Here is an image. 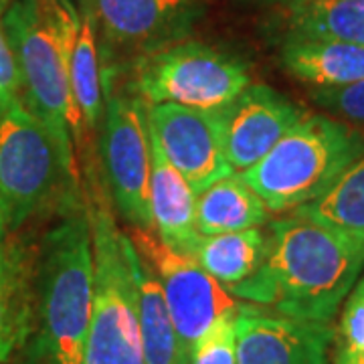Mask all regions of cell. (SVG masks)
I'll return each instance as SVG.
<instances>
[{"mask_svg": "<svg viewBox=\"0 0 364 364\" xmlns=\"http://www.w3.org/2000/svg\"><path fill=\"white\" fill-rule=\"evenodd\" d=\"M364 269V249L306 217L269 223L267 253L237 299L296 320L332 324Z\"/></svg>", "mask_w": 364, "mask_h": 364, "instance_id": "obj_1", "label": "cell"}, {"mask_svg": "<svg viewBox=\"0 0 364 364\" xmlns=\"http://www.w3.org/2000/svg\"><path fill=\"white\" fill-rule=\"evenodd\" d=\"M59 217L35 259L31 350L41 364H81L95 277L87 203Z\"/></svg>", "mask_w": 364, "mask_h": 364, "instance_id": "obj_2", "label": "cell"}, {"mask_svg": "<svg viewBox=\"0 0 364 364\" xmlns=\"http://www.w3.org/2000/svg\"><path fill=\"white\" fill-rule=\"evenodd\" d=\"M75 11V0H11L4 13V28L21 71L23 102L71 162L85 138L67 71Z\"/></svg>", "mask_w": 364, "mask_h": 364, "instance_id": "obj_3", "label": "cell"}, {"mask_svg": "<svg viewBox=\"0 0 364 364\" xmlns=\"http://www.w3.org/2000/svg\"><path fill=\"white\" fill-rule=\"evenodd\" d=\"M364 156V132L326 114H306L251 168L237 172L272 213H291L326 193Z\"/></svg>", "mask_w": 364, "mask_h": 364, "instance_id": "obj_4", "label": "cell"}, {"mask_svg": "<svg viewBox=\"0 0 364 364\" xmlns=\"http://www.w3.org/2000/svg\"><path fill=\"white\" fill-rule=\"evenodd\" d=\"M87 198L93 237V310L81 364H146L132 269V239L119 231L102 184Z\"/></svg>", "mask_w": 364, "mask_h": 364, "instance_id": "obj_5", "label": "cell"}, {"mask_svg": "<svg viewBox=\"0 0 364 364\" xmlns=\"http://www.w3.org/2000/svg\"><path fill=\"white\" fill-rule=\"evenodd\" d=\"M81 203L77 164L25 102L0 112V207L9 231Z\"/></svg>", "mask_w": 364, "mask_h": 364, "instance_id": "obj_6", "label": "cell"}, {"mask_svg": "<svg viewBox=\"0 0 364 364\" xmlns=\"http://www.w3.org/2000/svg\"><path fill=\"white\" fill-rule=\"evenodd\" d=\"M126 90L144 104H176L219 109L251 83L249 67L233 53L182 41L146 55L126 71Z\"/></svg>", "mask_w": 364, "mask_h": 364, "instance_id": "obj_7", "label": "cell"}, {"mask_svg": "<svg viewBox=\"0 0 364 364\" xmlns=\"http://www.w3.org/2000/svg\"><path fill=\"white\" fill-rule=\"evenodd\" d=\"M85 2L97 33L105 93L134 61L188 41L205 14L198 0Z\"/></svg>", "mask_w": 364, "mask_h": 364, "instance_id": "obj_8", "label": "cell"}, {"mask_svg": "<svg viewBox=\"0 0 364 364\" xmlns=\"http://www.w3.org/2000/svg\"><path fill=\"white\" fill-rule=\"evenodd\" d=\"M100 154L107 196L132 229L154 231L150 215V140L146 104L126 90H109L100 122Z\"/></svg>", "mask_w": 364, "mask_h": 364, "instance_id": "obj_9", "label": "cell"}, {"mask_svg": "<svg viewBox=\"0 0 364 364\" xmlns=\"http://www.w3.org/2000/svg\"><path fill=\"white\" fill-rule=\"evenodd\" d=\"M130 239L156 273L182 350L186 358H191V352L200 336L217 320L235 316L239 301L191 255H182L166 247L152 231L132 229Z\"/></svg>", "mask_w": 364, "mask_h": 364, "instance_id": "obj_10", "label": "cell"}, {"mask_svg": "<svg viewBox=\"0 0 364 364\" xmlns=\"http://www.w3.org/2000/svg\"><path fill=\"white\" fill-rule=\"evenodd\" d=\"M146 119L164 156L188 181L196 196L213 182L233 174L215 109L146 104Z\"/></svg>", "mask_w": 364, "mask_h": 364, "instance_id": "obj_11", "label": "cell"}, {"mask_svg": "<svg viewBox=\"0 0 364 364\" xmlns=\"http://www.w3.org/2000/svg\"><path fill=\"white\" fill-rule=\"evenodd\" d=\"M215 114L225 156L233 172H243L257 164L308 112L269 85L249 83Z\"/></svg>", "mask_w": 364, "mask_h": 364, "instance_id": "obj_12", "label": "cell"}, {"mask_svg": "<svg viewBox=\"0 0 364 364\" xmlns=\"http://www.w3.org/2000/svg\"><path fill=\"white\" fill-rule=\"evenodd\" d=\"M239 364H328L334 326L296 320L255 304H239L235 316Z\"/></svg>", "mask_w": 364, "mask_h": 364, "instance_id": "obj_13", "label": "cell"}, {"mask_svg": "<svg viewBox=\"0 0 364 364\" xmlns=\"http://www.w3.org/2000/svg\"><path fill=\"white\" fill-rule=\"evenodd\" d=\"M148 126V119H146ZM150 140V215L158 239L176 253L191 255L200 233L196 229V193L164 156L148 126Z\"/></svg>", "mask_w": 364, "mask_h": 364, "instance_id": "obj_14", "label": "cell"}, {"mask_svg": "<svg viewBox=\"0 0 364 364\" xmlns=\"http://www.w3.org/2000/svg\"><path fill=\"white\" fill-rule=\"evenodd\" d=\"M35 255L18 239L0 247V364L9 363L33 332Z\"/></svg>", "mask_w": 364, "mask_h": 364, "instance_id": "obj_15", "label": "cell"}, {"mask_svg": "<svg viewBox=\"0 0 364 364\" xmlns=\"http://www.w3.org/2000/svg\"><path fill=\"white\" fill-rule=\"evenodd\" d=\"M279 63L291 77L314 90L342 87L364 79V47L334 39L286 37Z\"/></svg>", "mask_w": 364, "mask_h": 364, "instance_id": "obj_16", "label": "cell"}, {"mask_svg": "<svg viewBox=\"0 0 364 364\" xmlns=\"http://www.w3.org/2000/svg\"><path fill=\"white\" fill-rule=\"evenodd\" d=\"M67 71L81 126L85 134L95 132L104 116L105 90L97 33L85 0H77V11L73 16L67 49Z\"/></svg>", "mask_w": 364, "mask_h": 364, "instance_id": "obj_17", "label": "cell"}, {"mask_svg": "<svg viewBox=\"0 0 364 364\" xmlns=\"http://www.w3.org/2000/svg\"><path fill=\"white\" fill-rule=\"evenodd\" d=\"M132 269L138 289V318L142 334L144 363L188 364L156 273L136 247H132Z\"/></svg>", "mask_w": 364, "mask_h": 364, "instance_id": "obj_18", "label": "cell"}, {"mask_svg": "<svg viewBox=\"0 0 364 364\" xmlns=\"http://www.w3.org/2000/svg\"><path fill=\"white\" fill-rule=\"evenodd\" d=\"M269 219L267 207L237 172L213 182L196 196V229L219 235L261 227Z\"/></svg>", "mask_w": 364, "mask_h": 364, "instance_id": "obj_19", "label": "cell"}, {"mask_svg": "<svg viewBox=\"0 0 364 364\" xmlns=\"http://www.w3.org/2000/svg\"><path fill=\"white\" fill-rule=\"evenodd\" d=\"M284 9L275 25L282 39H334L364 47V0H306Z\"/></svg>", "mask_w": 364, "mask_h": 364, "instance_id": "obj_20", "label": "cell"}, {"mask_svg": "<svg viewBox=\"0 0 364 364\" xmlns=\"http://www.w3.org/2000/svg\"><path fill=\"white\" fill-rule=\"evenodd\" d=\"M267 253V235L259 227L219 235H200L193 259L221 286L245 282Z\"/></svg>", "mask_w": 364, "mask_h": 364, "instance_id": "obj_21", "label": "cell"}, {"mask_svg": "<svg viewBox=\"0 0 364 364\" xmlns=\"http://www.w3.org/2000/svg\"><path fill=\"white\" fill-rule=\"evenodd\" d=\"M291 215L332 229L364 249V156L344 170L326 193L294 208Z\"/></svg>", "mask_w": 364, "mask_h": 364, "instance_id": "obj_22", "label": "cell"}, {"mask_svg": "<svg viewBox=\"0 0 364 364\" xmlns=\"http://www.w3.org/2000/svg\"><path fill=\"white\" fill-rule=\"evenodd\" d=\"M332 342V364H364V275L344 299Z\"/></svg>", "mask_w": 364, "mask_h": 364, "instance_id": "obj_23", "label": "cell"}, {"mask_svg": "<svg viewBox=\"0 0 364 364\" xmlns=\"http://www.w3.org/2000/svg\"><path fill=\"white\" fill-rule=\"evenodd\" d=\"M310 97L326 116L364 132V79L342 87L312 90Z\"/></svg>", "mask_w": 364, "mask_h": 364, "instance_id": "obj_24", "label": "cell"}, {"mask_svg": "<svg viewBox=\"0 0 364 364\" xmlns=\"http://www.w3.org/2000/svg\"><path fill=\"white\" fill-rule=\"evenodd\" d=\"M235 316H225L208 328L195 344L188 364H239Z\"/></svg>", "mask_w": 364, "mask_h": 364, "instance_id": "obj_25", "label": "cell"}, {"mask_svg": "<svg viewBox=\"0 0 364 364\" xmlns=\"http://www.w3.org/2000/svg\"><path fill=\"white\" fill-rule=\"evenodd\" d=\"M11 0H0V112L23 100L21 71L4 28V13Z\"/></svg>", "mask_w": 364, "mask_h": 364, "instance_id": "obj_26", "label": "cell"}, {"mask_svg": "<svg viewBox=\"0 0 364 364\" xmlns=\"http://www.w3.org/2000/svg\"><path fill=\"white\" fill-rule=\"evenodd\" d=\"M245 2H261V4H279V6H289V4H298L306 0H245Z\"/></svg>", "mask_w": 364, "mask_h": 364, "instance_id": "obj_27", "label": "cell"}, {"mask_svg": "<svg viewBox=\"0 0 364 364\" xmlns=\"http://www.w3.org/2000/svg\"><path fill=\"white\" fill-rule=\"evenodd\" d=\"M6 231H9V227H6V219H4V210H2V207H0V247L6 243Z\"/></svg>", "mask_w": 364, "mask_h": 364, "instance_id": "obj_28", "label": "cell"}]
</instances>
